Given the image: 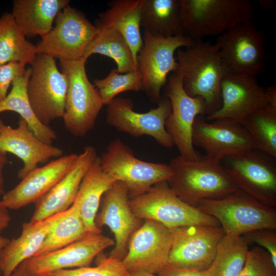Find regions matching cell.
Here are the masks:
<instances>
[{"mask_svg":"<svg viewBox=\"0 0 276 276\" xmlns=\"http://www.w3.org/2000/svg\"><path fill=\"white\" fill-rule=\"evenodd\" d=\"M172 175L167 181L176 195L187 203L196 207L206 199L223 198L238 190L220 162L205 155L188 160L180 155L168 165Z\"/></svg>","mask_w":276,"mask_h":276,"instance_id":"6da1fadb","label":"cell"},{"mask_svg":"<svg viewBox=\"0 0 276 276\" xmlns=\"http://www.w3.org/2000/svg\"><path fill=\"white\" fill-rule=\"evenodd\" d=\"M177 59L186 93L203 100L207 116L218 110L222 102L221 82L226 72L217 45L194 40L191 45L177 50Z\"/></svg>","mask_w":276,"mask_h":276,"instance_id":"7a4b0ae2","label":"cell"},{"mask_svg":"<svg viewBox=\"0 0 276 276\" xmlns=\"http://www.w3.org/2000/svg\"><path fill=\"white\" fill-rule=\"evenodd\" d=\"M183 35L193 40L220 35L250 21L252 4L247 0H180Z\"/></svg>","mask_w":276,"mask_h":276,"instance_id":"3957f363","label":"cell"},{"mask_svg":"<svg viewBox=\"0 0 276 276\" xmlns=\"http://www.w3.org/2000/svg\"><path fill=\"white\" fill-rule=\"evenodd\" d=\"M130 207L140 219L158 222L169 229L193 225L220 226L213 217L180 199L167 181L129 198Z\"/></svg>","mask_w":276,"mask_h":276,"instance_id":"277c9868","label":"cell"},{"mask_svg":"<svg viewBox=\"0 0 276 276\" xmlns=\"http://www.w3.org/2000/svg\"><path fill=\"white\" fill-rule=\"evenodd\" d=\"M214 217L225 234L242 236L261 229H276V209L237 190L218 199H206L196 206Z\"/></svg>","mask_w":276,"mask_h":276,"instance_id":"5b68a950","label":"cell"},{"mask_svg":"<svg viewBox=\"0 0 276 276\" xmlns=\"http://www.w3.org/2000/svg\"><path fill=\"white\" fill-rule=\"evenodd\" d=\"M84 59L60 61L61 71L67 80L64 111L65 128L76 137L85 136L94 127L104 104L87 76Z\"/></svg>","mask_w":276,"mask_h":276,"instance_id":"8992f818","label":"cell"},{"mask_svg":"<svg viewBox=\"0 0 276 276\" xmlns=\"http://www.w3.org/2000/svg\"><path fill=\"white\" fill-rule=\"evenodd\" d=\"M275 158L255 148L225 156L220 163L238 190L275 208Z\"/></svg>","mask_w":276,"mask_h":276,"instance_id":"52a82bcc","label":"cell"},{"mask_svg":"<svg viewBox=\"0 0 276 276\" xmlns=\"http://www.w3.org/2000/svg\"><path fill=\"white\" fill-rule=\"evenodd\" d=\"M99 157L103 170L126 185L129 198L147 192L157 183L168 181L172 175L168 165L135 157L131 148L120 139L110 142Z\"/></svg>","mask_w":276,"mask_h":276,"instance_id":"ba28073f","label":"cell"},{"mask_svg":"<svg viewBox=\"0 0 276 276\" xmlns=\"http://www.w3.org/2000/svg\"><path fill=\"white\" fill-rule=\"evenodd\" d=\"M143 41L136 57V68L141 76L142 90L151 101L157 103L169 74L179 70L175 52L191 45L194 40L183 34L161 37L144 31Z\"/></svg>","mask_w":276,"mask_h":276,"instance_id":"9c48e42d","label":"cell"},{"mask_svg":"<svg viewBox=\"0 0 276 276\" xmlns=\"http://www.w3.org/2000/svg\"><path fill=\"white\" fill-rule=\"evenodd\" d=\"M31 70L27 84L29 100L38 120L49 126L63 117L67 80L58 68L55 59L47 55L37 54Z\"/></svg>","mask_w":276,"mask_h":276,"instance_id":"30bf717a","label":"cell"},{"mask_svg":"<svg viewBox=\"0 0 276 276\" xmlns=\"http://www.w3.org/2000/svg\"><path fill=\"white\" fill-rule=\"evenodd\" d=\"M54 22V27L36 45L37 53L60 61L83 59L98 28L82 12L70 5L57 15Z\"/></svg>","mask_w":276,"mask_h":276,"instance_id":"8fae6325","label":"cell"},{"mask_svg":"<svg viewBox=\"0 0 276 276\" xmlns=\"http://www.w3.org/2000/svg\"><path fill=\"white\" fill-rule=\"evenodd\" d=\"M264 38L250 20L218 36L219 50L226 74L256 77L264 65Z\"/></svg>","mask_w":276,"mask_h":276,"instance_id":"7c38bea8","label":"cell"},{"mask_svg":"<svg viewBox=\"0 0 276 276\" xmlns=\"http://www.w3.org/2000/svg\"><path fill=\"white\" fill-rule=\"evenodd\" d=\"M165 95L171 105V112L165 124L166 131L180 156L188 160L196 159L200 154L192 143L193 126L198 116L208 114L206 106L201 98L191 97L186 93L179 70L168 76Z\"/></svg>","mask_w":276,"mask_h":276,"instance_id":"4fadbf2b","label":"cell"},{"mask_svg":"<svg viewBox=\"0 0 276 276\" xmlns=\"http://www.w3.org/2000/svg\"><path fill=\"white\" fill-rule=\"evenodd\" d=\"M157 103L156 108L140 113L133 110L130 99L116 97L107 104L106 122L121 132L136 137L147 135L162 146L171 148L174 144L165 127L171 112V102L165 96Z\"/></svg>","mask_w":276,"mask_h":276,"instance_id":"5bb4252c","label":"cell"},{"mask_svg":"<svg viewBox=\"0 0 276 276\" xmlns=\"http://www.w3.org/2000/svg\"><path fill=\"white\" fill-rule=\"evenodd\" d=\"M221 106L205 117L208 121L229 118L241 123L243 119L261 108L276 105L275 85L261 87L256 77L226 74L220 85Z\"/></svg>","mask_w":276,"mask_h":276,"instance_id":"9a60e30c","label":"cell"},{"mask_svg":"<svg viewBox=\"0 0 276 276\" xmlns=\"http://www.w3.org/2000/svg\"><path fill=\"white\" fill-rule=\"evenodd\" d=\"M170 230L172 239L168 264L198 270L209 267L225 234L220 226L193 225Z\"/></svg>","mask_w":276,"mask_h":276,"instance_id":"2e32d148","label":"cell"},{"mask_svg":"<svg viewBox=\"0 0 276 276\" xmlns=\"http://www.w3.org/2000/svg\"><path fill=\"white\" fill-rule=\"evenodd\" d=\"M130 238L122 261L129 273H157L168 263L172 244L170 229L152 220H145Z\"/></svg>","mask_w":276,"mask_h":276,"instance_id":"e0dca14e","label":"cell"},{"mask_svg":"<svg viewBox=\"0 0 276 276\" xmlns=\"http://www.w3.org/2000/svg\"><path fill=\"white\" fill-rule=\"evenodd\" d=\"M211 121H206L204 116H198L192 135L193 145L202 148L209 158L220 162L225 156L256 148L251 136L240 123L229 118Z\"/></svg>","mask_w":276,"mask_h":276,"instance_id":"ac0fdd59","label":"cell"},{"mask_svg":"<svg viewBox=\"0 0 276 276\" xmlns=\"http://www.w3.org/2000/svg\"><path fill=\"white\" fill-rule=\"evenodd\" d=\"M114 244L112 239L101 233H90L62 248L32 257L25 265L34 275L51 276L59 270L88 266L101 251Z\"/></svg>","mask_w":276,"mask_h":276,"instance_id":"d6986e66","label":"cell"},{"mask_svg":"<svg viewBox=\"0 0 276 276\" xmlns=\"http://www.w3.org/2000/svg\"><path fill=\"white\" fill-rule=\"evenodd\" d=\"M101 200V210L96 217V225L99 228L103 225L110 228L116 240L110 256L122 260L127 252L130 237L140 226V219L132 212L128 189L121 181H116Z\"/></svg>","mask_w":276,"mask_h":276,"instance_id":"ffe728a7","label":"cell"},{"mask_svg":"<svg viewBox=\"0 0 276 276\" xmlns=\"http://www.w3.org/2000/svg\"><path fill=\"white\" fill-rule=\"evenodd\" d=\"M78 155L72 153L61 156L42 167H36L17 185L6 192L1 200L11 210L36 203L70 171Z\"/></svg>","mask_w":276,"mask_h":276,"instance_id":"44dd1931","label":"cell"},{"mask_svg":"<svg viewBox=\"0 0 276 276\" xmlns=\"http://www.w3.org/2000/svg\"><path fill=\"white\" fill-rule=\"evenodd\" d=\"M8 153L16 155L23 162V167L17 174L18 177L22 179L38 164L48 162L51 158L61 156L63 151L40 141L22 118H19L16 128L6 125L0 119V154Z\"/></svg>","mask_w":276,"mask_h":276,"instance_id":"7402d4cb","label":"cell"},{"mask_svg":"<svg viewBox=\"0 0 276 276\" xmlns=\"http://www.w3.org/2000/svg\"><path fill=\"white\" fill-rule=\"evenodd\" d=\"M98 156L94 147L85 146L70 171L36 203L30 221H40L68 209L76 200L83 177Z\"/></svg>","mask_w":276,"mask_h":276,"instance_id":"603a6c76","label":"cell"},{"mask_svg":"<svg viewBox=\"0 0 276 276\" xmlns=\"http://www.w3.org/2000/svg\"><path fill=\"white\" fill-rule=\"evenodd\" d=\"M62 213L40 221H30L22 224L20 235L10 240L0 249L2 276H10L21 263L34 256Z\"/></svg>","mask_w":276,"mask_h":276,"instance_id":"cb8c5ba5","label":"cell"},{"mask_svg":"<svg viewBox=\"0 0 276 276\" xmlns=\"http://www.w3.org/2000/svg\"><path fill=\"white\" fill-rule=\"evenodd\" d=\"M143 0H112L108 8L99 14L96 26L113 29L125 38L136 63L143 45L140 32Z\"/></svg>","mask_w":276,"mask_h":276,"instance_id":"d4e9b609","label":"cell"},{"mask_svg":"<svg viewBox=\"0 0 276 276\" xmlns=\"http://www.w3.org/2000/svg\"><path fill=\"white\" fill-rule=\"evenodd\" d=\"M70 4L68 0H14V20L26 37L48 33L57 15Z\"/></svg>","mask_w":276,"mask_h":276,"instance_id":"484cf974","label":"cell"},{"mask_svg":"<svg viewBox=\"0 0 276 276\" xmlns=\"http://www.w3.org/2000/svg\"><path fill=\"white\" fill-rule=\"evenodd\" d=\"M116 181L103 170L98 156L83 177L76 198L81 218L89 233H101L96 225V217L102 196Z\"/></svg>","mask_w":276,"mask_h":276,"instance_id":"4316f807","label":"cell"},{"mask_svg":"<svg viewBox=\"0 0 276 276\" xmlns=\"http://www.w3.org/2000/svg\"><path fill=\"white\" fill-rule=\"evenodd\" d=\"M31 71L29 67L25 74L14 79L10 93L0 103V113L7 111L17 113L20 118L27 122L30 129L38 139L47 144L52 145L57 137L56 132L51 127L42 124L38 120L29 100L27 84Z\"/></svg>","mask_w":276,"mask_h":276,"instance_id":"83f0119b","label":"cell"},{"mask_svg":"<svg viewBox=\"0 0 276 276\" xmlns=\"http://www.w3.org/2000/svg\"><path fill=\"white\" fill-rule=\"evenodd\" d=\"M141 27L157 37L183 34L180 0H143Z\"/></svg>","mask_w":276,"mask_h":276,"instance_id":"f1b7e54d","label":"cell"},{"mask_svg":"<svg viewBox=\"0 0 276 276\" xmlns=\"http://www.w3.org/2000/svg\"><path fill=\"white\" fill-rule=\"evenodd\" d=\"M96 27L98 32L86 48L83 59L99 54L112 59L119 73L136 71V63L131 51L122 35L110 28Z\"/></svg>","mask_w":276,"mask_h":276,"instance_id":"f546056e","label":"cell"},{"mask_svg":"<svg viewBox=\"0 0 276 276\" xmlns=\"http://www.w3.org/2000/svg\"><path fill=\"white\" fill-rule=\"evenodd\" d=\"M26 37L12 13H4L0 18V65L11 62L32 64L37 55L36 45Z\"/></svg>","mask_w":276,"mask_h":276,"instance_id":"4dcf8cb0","label":"cell"},{"mask_svg":"<svg viewBox=\"0 0 276 276\" xmlns=\"http://www.w3.org/2000/svg\"><path fill=\"white\" fill-rule=\"evenodd\" d=\"M89 233L81 218L78 202L75 200L68 209L62 213L34 257L62 248Z\"/></svg>","mask_w":276,"mask_h":276,"instance_id":"1f68e13d","label":"cell"},{"mask_svg":"<svg viewBox=\"0 0 276 276\" xmlns=\"http://www.w3.org/2000/svg\"><path fill=\"white\" fill-rule=\"evenodd\" d=\"M249 244L243 236L225 234L220 241L215 258L206 270L210 276H237L242 269Z\"/></svg>","mask_w":276,"mask_h":276,"instance_id":"d6a6232c","label":"cell"},{"mask_svg":"<svg viewBox=\"0 0 276 276\" xmlns=\"http://www.w3.org/2000/svg\"><path fill=\"white\" fill-rule=\"evenodd\" d=\"M241 124L251 136L256 149L276 158V105L252 112Z\"/></svg>","mask_w":276,"mask_h":276,"instance_id":"836d02e7","label":"cell"},{"mask_svg":"<svg viewBox=\"0 0 276 276\" xmlns=\"http://www.w3.org/2000/svg\"><path fill=\"white\" fill-rule=\"evenodd\" d=\"M94 85L104 105H107L121 93L140 91L143 89L141 76L137 70L121 74L117 68H113L103 79H95Z\"/></svg>","mask_w":276,"mask_h":276,"instance_id":"e575fe53","label":"cell"},{"mask_svg":"<svg viewBox=\"0 0 276 276\" xmlns=\"http://www.w3.org/2000/svg\"><path fill=\"white\" fill-rule=\"evenodd\" d=\"M129 274L122 260L109 256L101 258L95 266L63 269L51 276H129Z\"/></svg>","mask_w":276,"mask_h":276,"instance_id":"d590c367","label":"cell"},{"mask_svg":"<svg viewBox=\"0 0 276 276\" xmlns=\"http://www.w3.org/2000/svg\"><path fill=\"white\" fill-rule=\"evenodd\" d=\"M237 276H276V267L267 251L255 246L249 249L244 265Z\"/></svg>","mask_w":276,"mask_h":276,"instance_id":"8d00e7d4","label":"cell"},{"mask_svg":"<svg viewBox=\"0 0 276 276\" xmlns=\"http://www.w3.org/2000/svg\"><path fill=\"white\" fill-rule=\"evenodd\" d=\"M249 244H257L267 251L276 267V232L274 229H261L242 235Z\"/></svg>","mask_w":276,"mask_h":276,"instance_id":"74e56055","label":"cell"},{"mask_svg":"<svg viewBox=\"0 0 276 276\" xmlns=\"http://www.w3.org/2000/svg\"><path fill=\"white\" fill-rule=\"evenodd\" d=\"M26 71L25 65L17 62L0 65V103L6 98L14 79L25 74Z\"/></svg>","mask_w":276,"mask_h":276,"instance_id":"f35d334b","label":"cell"},{"mask_svg":"<svg viewBox=\"0 0 276 276\" xmlns=\"http://www.w3.org/2000/svg\"><path fill=\"white\" fill-rule=\"evenodd\" d=\"M157 276H210L206 270H198L167 264Z\"/></svg>","mask_w":276,"mask_h":276,"instance_id":"ab89813d","label":"cell"},{"mask_svg":"<svg viewBox=\"0 0 276 276\" xmlns=\"http://www.w3.org/2000/svg\"><path fill=\"white\" fill-rule=\"evenodd\" d=\"M11 220L9 209L0 200V233L8 227Z\"/></svg>","mask_w":276,"mask_h":276,"instance_id":"60d3db41","label":"cell"},{"mask_svg":"<svg viewBox=\"0 0 276 276\" xmlns=\"http://www.w3.org/2000/svg\"><path fill=\"white\" fill-rule=\"evenodd\" d=\"M9 160L6 155L0 154V198L5 193L4 170L6 165L8 163Z\"/></svg>","mask_w":276,"mask_h":276,"instance_id":"b9f144b4","label":"cell"},{"mask_svg":"<svg viewBox=\"0 0 276 276\" xmlns=\"http://www.w3.org/2000/svg\"><path fill=\"white\" fill-rule=\"evenodd\" d=\"M10 276H37L29 272L25 267V261L21 263Z\"/></svg>","mask_w":276,"mask_h":276,"instance_id":"7bdbcfd3","label":"cell"},{"mask_svg":"<svg viewBox=\"0 0 276 276\" xmlns=\"http://www.w3.org/2000/svg\"><path fill=\"white\" fill-rule=\"evenodd\" d=\"M259 2L261 6L265 8H270L274 5V2L271 1H260Z\"/></svg>","mask_w":276,"mask_h":276,"instance_id":"ee69618b","label":"cell"},{"mask_svg":"<svg viewBox=\"0 0 276 276\" xmlns=\"http://www.w3.org/2000/svg\"><path fill=\"white\" fill-rule=\"evenodd\" d=\"M129 276H154V275L147 272H136L130 273Z\"/></svg>","mask_w":276,"mask_h":276,"instance_id":"f6af8a7d","label":"cell"},{"mask_svg":"<svg viewBox=\"0 0 276 276\" xmlns=\"http://www.w3.org/2000/svg\"><path fill=\"white\" fill-rule=\"evenodd\" d=\"M9 241V239L0 236V249L6 245Z\"/></svg>","mask_w":276,"mask_h":276,"instance_id":"bcb514c9","label":"cell"},{"mask_svg":"<svg viewBox=\"0 0 276 276\" xmlns=\"http://www.w3.org/2000/svg\"><path fill=\"white\" fill-rule=\"evenodd\" d=\"M0 276H2V272H1V270H0Z\"/></svg>","mask_w":276,"mask_h":276,"instance_id":"7dc6e473","label":"cell"}]
</instances>
